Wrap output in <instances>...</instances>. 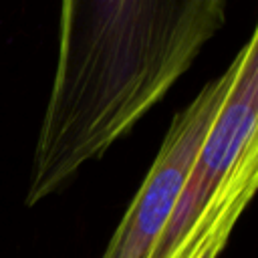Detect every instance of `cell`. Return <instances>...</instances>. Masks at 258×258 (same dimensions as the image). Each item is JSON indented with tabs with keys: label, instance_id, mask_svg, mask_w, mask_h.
<instances>
[{
	"label": "cell",
	"instance_id": "obj_1",
	"mask_svg": "<svg viewBox=\"0 0 258 258\" xmlns=\"http://www.w3.org/2000/svg\"><path fill=\"white\" fill-rule=\"evenodd\" d=\"M224 0H67L26 206L127 135L224 26Z\"/></svg>",
	"mask_w": 258,
	"mask_h": 258
},
{
	"label": "cell",
	"instance_id": "obj_2",
	"mask_svg": "<svg viewBox=\"0 0 258 258\" xmlns=\"http://www.w3.org/2000/svg\"><path fill=\"white\" fill-rule=\"evenodd\" d=\"M230 81L232 69L228 64L220 77L206 83L194 101L173 117L147 175L129 202L101 258H151Z\"/></svg>",
	"mask_w": 258,
	"mask_h": 258
},
{
	"label": "cell",
	"instance_id": "obj_3",
	"mask_svg": "<svg viewBox=\"0 0 258 258\" xmlns=\"http://www.w3.org/2000/svg\"><path fill=\"white\" fill-rule=\"evenodd\" d=\"M224 248H226V244H214V246H210L208 250H204V254H202L200 258H218Z\"/></svg>",
	"mask_w": 258,
	"mask_h": 258
}]
</instances>
